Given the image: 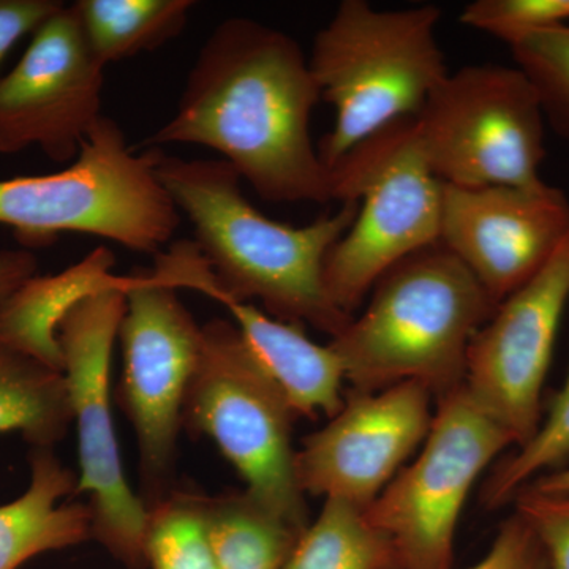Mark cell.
<instances>
[{"label":"cell","instance_id":"cell-29","mask_svg":"<svg viewBox=\"0 0 569 569\" xmlns=\"http://www.w3.org/2000/svg\"><path fill=\"white\" fill-rule=\"evenodd\" d=\"M63 6L59 0H0V67L18 41L32 36Z\"/></svg>","mask_w":569,"mask_h":569},{"label":"cell","instance_id":"cell-28","mask_svg":"<svg viewBox=\"0 0 569 569\" xmlns=\"http://www.w3.org/2000/svg\"><path fill=\"white\" fill-rule=\"evenodd\" d=\"M467 569H549L545 549L527 520L512 512L485 557Z\"/></svg>","mask_w":569,"mask_h":569},{"label":"cell","instance_id":"cell-20","mask_svg":"<svg viewBox=\"0 0 569 569\" xmlns=\"http://www.w3.org/2000/svg\"><path fill=\"white\" fill-rule=\"evenodd\" d=\"M86 40L104 67L157 50L189 22L192 0H78Z\"/></svg>","mask_w":569,"mask_h":569},{"label":"cell","instance_id":"cell-19","mask_svg":"<svg viewBox=\"0 0 569 569\" xmlns=\"http://www.w3.org/2000/svg\"><path fill=\"white\" fill-rule=\"evenodd\" d=\"M204 519L220 569H283L302 535L247 490L204 497Z\"/></svg>","mask_w":569,"mask_h":569},{"label":"cell","instance_id":"cell-3","mask_svg":"<svg viewBox=\"0 0 569 569\" xmlns=\"http://www.w3.org/2000/svg\"><path fill=\"white\" fill-rule=\"evenodd\" d=\"M369 296L329 342L355 391L415 381L437 400L463 385L468 348L497 306L455 254L440 244L411 254Z\"/></svg>","mask_w":569,"mask_h":569},{"label":"cell","instance_id":"cell-11","mask_svg":"<svg viewBox=\"0 0 569 569\" xmlns=\"http://www.w3.org/2000/svg\"><path fill=\"white\" fill-rule=\"evenodd\" d=\"M118 337L123 355L119 403L137 436L148 508L173 490L183 403L200 361L203 325L151 269L130 276Z\"/></svg>","mask_w":569,"mask_h":569},{"label":"cell","instance_id":"cell-25","mask_svg":"<svg viewBox=\"0 0 569 569\" xmlns=\"http://www.w3.org/2000/svg\"><path fill=\"white\" fill-rule=\"evenodd\" d=\"M509 48L537 92L546 123L569 144V26L531 33Z\"/></svg>","mask_w":569,"mask_h":569},{"label":"cell","instance_id":"cell-5","mask_svg":"<svg viewBox=\"0 0 569 569\" xmlns=\"http://www.w3.org/2000/svg\"><path fill=\"white\" fill-rule=\"evenodd\" d=\"M160 152L138 153L119 123L102 116L66 170L0 181V224L28 250L81 233L159 253L182 220L157 176Z\"/></svg>","mask_w":569,"mask_h":569},{"label":"cell","instance_id":"cell-12","mask_svg":"<svg viewBox=\"0 0 569 569\" xmlns=\"http://www.w3.org/2000/svg\"><path fill=\"white\" fill-rule=\"evenodd\" d=\"M104 69L73 6L56 11L0 78V153L39 148L52 162L73 163L103 116Z\"/></svg>","mask_w":569,"mask_h":569},{"label":"cell","instance_id":"cell-17","mask_svg":"<svg viewBox=\"0 0 569 569\" xmlns=\"http://www.w3.org/2000/svg\"><path fill=\"white\" fill-rule=\"evenodd\" d=\"M114 264V253L99 247L58 274H37L22 283L0 302V347L62 372L59 326L89 296L127 282L129 276L112 274Z\"/></svg>","mask_w":569,"mask_h":569},{"label":"cell","instance_id":"cell-22","mask_svg":"<svg viewBox=\"0 0 569 569\" xmlns=\"http://www.w3.org/2000/svg\"><path fill=\"white\" fill-rule=\"evenodd\" d=\"M283 569H402V561L388 535L362 509L325 498Z\"/></svg>","mask_w":569,"mask_h":569},{"label":"cell","instance_id":"cell-7","mask_svg":"<svg viewBox=\"0 0 569 569\" xmlns=\"http://www.w3.org/2000/svg\"><path fill=\"white\" fill-rule=\"evenodd\" d=\"M298 418L279 385L247 347L233 321L203 325L182 425L211 438L244 479L246 490L269 511L305 533L306 496L296 479L293 422Z\"/></svg>","mask_w":569,"mask_h":569},{"label":"cell","instance_id":"cell-2","mask_svg":"<svg viewBox=\"0 0 569 569\" xmlns=\"http://www.w3.org/2000/svg\"><path fill=\"white\" fill-rule=\"evenodd\" d=\"M157 176L179 212L193 224L194 241L160 253L152 269L164 283L236 301L253 299L268 316L309 325L336 337L351 320L326 290L329 250L353 223L358 203L306 227L269 219L242 193L241 176L222 159H181L160 152Z\"/></svg>","mask_w":569,"mask_h":569},{"label":"cell","instance_id":"cell-10","mask_svg":"<svg viewBox=\"0 0 569 569\" xmlns=\"http://www.w3.org/2000/svg\"><path fill=\"white\" fill-rule=\"evenodd\" d=\"M509 447H516L512 437L466 385L438 397L418 458L365 511L396 546L402 569H452L468 493Z\"/></svg>","mask_w":569,"mask_h":569},{"label":"cell","instance_id":"cell-6","mask_svg":"<svg viewBox=\"0 0 569 569\" xmlns=\"http://www.w3.org/2000/svg\"><path fill=\"white\" fill-rule=\"evenodd\" d=\"M329 171L332 201L358 203L323 269L329 298L353 317L389 269L438 244L443 183L427 162L415 118L367 138Z\"/></svg>","mask_w":569,"mask_h":569},{"label":"cell","instance_id":"cell-23","mask_svg":"<svg viewBox=\"0 0 569 569\" xmlns=\"http://www.w3.org/2000/svg\"><path fill=\"white\" fill-rule=\"evenodd\" d=\"M197 490H170L148 507L144 553L152 569H220Z\"/></svg>","mask_w":569,"mask_h":569},{"label":"cell","instance_id":"cell-16","mask_svg":"<svg viewBox=\"0 0 569 569\" xmlns=\"http://www.w3.org/2000/svg\"><path fill=\"white\" fill-rule=\"evenodd\" d=\"M209 298L233 317L247 347L282 389L298 417L332 418L343 407L346 369L335 348L313 342L305 325L277 320L252 302L223 295Z\"/></svg>","mask_w":569,"mask_h":569},{"label":"cell","instance_id":"cell-1","mask_svg":"<svg viewBox=\"0 0 569 569\" xmlns=\"http://www.w3.org/2000/svg\"><path fill=\"white\" fill-rule=\"evenodd\" d=\"M320 89L293 37L228 18L194 61L174 114L144 140L148 149H212L272 203H329L331 171L310 134Z\"/></svg>","mask_w":569,"mask_h":569},{"label":"cell","instance_id":"cell-18","mask_svg":"<svg viewBox=\"0 0 569 569\" xmlns=\"http://www.w3.org/2000/svg\"><path fill=\"white\" fill-rule=\"evenodd\" d=\"M31 481L22 496L0 505V569H18L41 553L92 539L89 503H61L77 493L78 477L54 455L32 448Z\"/></svg>","mask_w":569,"mask_h":569},{"label":"cell","instance_id":"cell-24","mask_svg":"<svg viewBox=\"0 0 569 569\" xmlns=\"http://www.w3.org/2000/svg\"><path fill=\"white\" fill-rule=\"evenodd\" d=\"M569 459V370L563 388L550 403L537 432L515 455L496 467L482 490V503L498 509L533 482L565 467Z\"/></svg>","mask_w":569,"mask_h":569},{"label":"cell","instance_id":"cell-15","mask_svg":"<svg viewBox=\"0 0 569 569\" xmlns=\"http://www.w3.org/2000/svg\"><path fill=\"white\" fill-rule=\"evenodd\" d=\"M569 234V200L557 187L445 186L438 244L498 306L549 263Z\"/></svg>","mask_w":569,"mask_h":569},{"label":"cell","instance_id":"cell-31","mask_svg":"<svg viewBox=\"0 0 569 569\" xmlns=\"http://www.w3.org/2000/svg\"><path fill=\"white\" fill-rule=\"evenodd\" d=\"M546 496H569V466L535 479L527 488Z\"/></svg>","mask_w":569,"mask_h":569},{"label":"cell","instance_id":"cell-4","mask_svg":"<svg viewBox=\"0 0 569 569\" xmlns=\"http://www.w3.org/2000/svg\"><path fill=\"white\" fill-rule=\"evenodd\" d=\"M433 6L380 10L343 0L313 37L309 63L321 100L335 108L331 132L318 146L331 168L367 138L417 118L449 70L437 39Z\"/></svg>","mask_w":569,"mask_h":569},{"label":"cell","instance_id":"cell-26","mask_svg":"<svg viewBox=\"0 0 569 569\" xmlns=\"http://www.w3.org/2000/svg\"><path fill=\"white\" fill-rule=\"evenodd\" d=\"M460 22L512 47L531 33L569 26V0H477Z\"/></svg>","mask_w":569,"mask_h":569},{"label":"cell","instance_id":"cell-14","mask_svg":"<svg viewBox=\"0 0 569 569\" xmlns=\"http://www.w3.org/2000/svg\"><path fill=\"white\" fill-rule=\"evenodd\" d=\"M432 400L415 381L372 392L351 389L328 425L296 451L299 489L366 511L425 443L436 413Z\"/></svg>","mask_w":569,"mask_h":569},{"label":"cell","instance_id":"cell-13","mask_svg":"<svg viewBox=\"0 0 569 569\" xmlns=\"http://www.w3.org/2000/svg\"><path fill=\"white\" fill-rule=\"evenodd\" d=\"M569 305V234L549 263L493 310L471 340L466 385L522 447L542 421V389Z\"/></svg>","mask_w":569,"mask_h":569},{"label":"cell","instance_id":"cell-9","mask_svg":"<svg viewBox=\"0 0 569 569\" xmlns=\"http://www.w3.org/2000/svg\"><path fill=\"white\" fill-rule=\"evenodd\" d=\"M130 283L108 288L70 310L58 329L80 477L88 493L92 539L127 568L146 567L148 508L127 482L111 413V359Z\"/></svg>","mask_w":569,"mask_h":569},{"label":"cell","instance_id":"cell-8","mask_svg":"<svg viewBox=\"0 0 569 569\" xmlns=\"http://www.w3.org/2000/svg\"><path fill=\"white\" fill-rule=\"evenodd\" d=\"M422 149L445 186L535 187L546 159V119L518 67L449 71L415 118Z\"/></svg>","mask_w":569,"mask_h":569},{"label":"cell","instance_id":"cell-30","mask_svg":"<svg viewBox=\"0 0 569 569\" xmlns=\"http://www.w3.org/2000/svg\"><path fill=\"white\" fill-rule=\"evenodd\" d=\"M37 274L39 261L31 250H0V302Z\"/></svg>","mask_w":569,"mask_h":569},{"label":"cell","instance_id":"cell-21","mask_svg":"<svg viewBox=\"0 0 569 569\" xmlns=\"http://www.w3.org/2000/svg\"><path fill=\"white\" fill-rule=\"evenodd\" d=\"M71 425L63 373L0 347V433H20L32 448H54Z\"/></svg>","mask_w":569,"mask_h":569},{"label":"cell","instance_id":"cell-27","mask_svg":"<svg viewBox=\"0 0 569 569\" xmlns=\"http://www.w3.org/2000/svg\"><path fill=\"white\" fill-rule=\"evenodd\" d=\"M512 501L541 542L549 569H569V496L522 489Z\"/></svg>","mask_w":569,"mask_h":569}]
</instances>
